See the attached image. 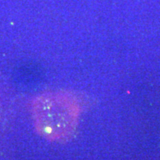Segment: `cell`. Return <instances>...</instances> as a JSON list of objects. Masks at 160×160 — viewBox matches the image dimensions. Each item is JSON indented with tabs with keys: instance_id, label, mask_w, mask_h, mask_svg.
<instances>
[{
	"instance_id": "1",
	"label": "cell",
	"mask_w": 160,
	"mask_h": 160,
	"mask_svg": "<svg viewBox=\"0 0 160 160\" xmlns=\"http://www.w3.org/2000/svg\"><path fill=\"white\" fill-rule=\"evenodd\" d=\"M80 108L71 95L63 92H45L33 99L32 118L36 131L49 141L69 139L78 123Z\"/></svg>"
}]
</instances>
